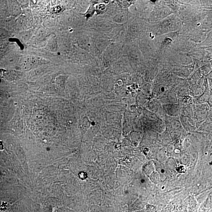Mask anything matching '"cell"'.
Listing matches in <instances>:
<instances>
[{
	"label": "cell",
	"mask_w": 212,
	"mask_h": 212,
	"mask_svg": "<svg viewBox=\"0 0 212 212\" xmlns=\"http://www.w3.org/2000/svg\"><path fill=\"white\" fill-rule=\"evenodd\" d=\"M10 11L13 16H17L21 13V9L19 5L15 1H11L10 4Z\"/></svg>",
	"instance_id": "obj_6"
},
{
	"label": "cell",
	"mask_w": 212,
	"mask_h": 212,
	"mask_svg": "<svg viewBox=\"0 0 212 212\" xmlns=\"http://www.w3.org/2000/svg\"><path fill=\"white\" fill-rule=\"evenodd\" d=\"M133 1H115V3L118 6V7L122 9L128 10L133 3Z\"/></svg>",
	"instance_id": "obj_7"
},
{
	"label": "cell",
	"mask_w": 212,
	"mask_h": 212,
	"mask_svg": "<svg viewBox=\"0 0 212 212\" xmlns=\"http://www.w3.org/2000/svg\"><path fill=\"white\" fill-rule=\"evenodd\" d=\"M95 4H97L96 3L93 4H93L90 6L87 10V12L84 14V15H85V16L86 18V19H88L90 17H93L95 12H96L95 6Z\"/></svg>",
	"instance_id": "obj_8"
},
{
	"label": "cell",
	"mask_w": 212,
	"mask_h": 212,
	"mask_svg": "<svg viewBox=\"0 0 212 212\" xmlns=\"http://www.w3.org/2000/svg\"><path fill=\"white\" fill-rule=\"evenodd\" d=\"M122 46L119 43H111L103 53L104 62H115V61H117L121 57L122 53Z\"/></svg>",
	"instance_id": "obj_1"
},
{
	"label": "cell",
	"mask_w": 212,
	"mask_h": 212,
	"mask_svg": "<svg viewBox=\"0 0 212 212\" xmlns=\"http://www.w3.org/2000/svg\"><path fill=\"white\" fill-rule=\"evenodd\" d=\"M78 44L81 48L89 52L91 49V45L89 37L87 36H83L78 41Z\"/></svg>",
	"instance_id": "obj_5"
},
{
	"label": "cell",
	"mask_w": 212,
	"mask_h": 212,
	"mask_svg": "<svg viewBox=\"0 0 212 212\" xmlns=\"http://www.w3.org/2000/svg\"><path fill=\"white\" fill-rule=\"evenodd\" d=\"M164 90H165V89H164V88H162V92L164 91Z\"/></svg>",
	"instance_id": "obj_16"
},
{
	"label": "cell",
	"mask_w": 212,
	"mask_h": 212,
	"mask_svg": "<svg viewBox=\"0 0 212 212\" xmlns=\"http://www.w3.org/2000/svg\"><path fill=\"white\" fill-rule=\"evenodd\" d=\"M31 35V33L30 32L27 31V32H23L21 35V37L23 41H26L30 38Z\"/></svg>",
	"instance_id": "obj_12"
},
{
	"label": "cell",
	"mask_w": 212,
	"mask_h": 212,
	"mask_svg": "<svg viewBox=\"0 0 212 212\" xmlns=\"http://www.w3.org/2000/svg\"><path fill=\"white\" fill-rule=\"evenodd\" d=\"M8 32L7 31H6L5 29H1V34H0L1 39H4L6 38L8 36Z\"/></svg>",
	"instance_id": "obj_13"
},
{
	"label": "cell",
	"mask_w": 212,
	"mask_h": 212,
	"mask_svg": "<svg viewBox=\"0 0 212 212\" xmlns=\"http://www.w3.org/2000/svg\"><path fill=\"white\" fill-rule=\"evenodd\" d=\"M79 177L81 179L85 180L87 177V174L85 172H81L79 174Z\"/></svg>",
	"instance_id": "obj_15"
},
{
	"label": "cell",
	"mask_w": 212,
	"mask_h": 212,
	"mask_svg": "<svg viewBox=\"0 0 212 212\" xmlns=\"http://www.w3.org/2000/svg\"><path fill=\"white\" fill-rule=\"evenodd\" d=\"M110 3L109 1H102L100 3L95 4V9L97 15H102L106 13L108 10L107 4Z\"/></svg>",
	"instance_id": "obj_4"
},
{
	"label": "cell",
	"mask_w": 212,
	"mask_h": 212,
	"mask_svg": "<svg viewBox=\"0 0 212 212\" xmlns=\"http://www.w3.org/2000/svg\"><path fill=\"white\" fill-rule=\"evenodd\" d=\"M40 61L39 58L30 55L23 57L21 61V64L24 69L29 70L38 65Z\"/></svg>",
	"instance_id": "obj_2"
},
{
	"label": "cell",
	"mask_w": 212,
	"mask_h": 212,
	"mask_svg": "<svg viewBox=\"0 0 212 212\" xmlns=\"http://www.w3.org/2000/svg\"><path fill=\"white\" fill-rule=\"evenodd\" d=\"M54 23V21L51 19H48L45 21V25L48 26H52Z\"/></svg>",
	"instance_id": "obj_14"
},
{
	"label": "cell",
	"mask_w": 212,
	"mask_h": 212,
	"mask_svg": "<svg viewBox=\"0 0 212 212\" xmlns=\"http://www.w3.org/2000/svg\"><path fill=\"white\" fill-rule=\"evenodd\" d=\"M19 73L14 70H10L6 74V77L7 79L14 80L18 78L19 75Z\"/></svg>",
	"instance_id": "obj_9"
},
{
	"label": "cell",
	"mask_w": 212,
	"mask_h": 212,
	"mask_svg": "<svg viewBox=\"0 0 212 212\" xmlns=\"http://www.w3.org/2000/svg\"><path fill=\"white\" fill-rule=\"evenodd\" d=\"M47 48L51 51H55L57 48V42L55 39H52L49 41Z\"/></svg>",
	"instance_id": "obj_10"
},
{
	"label": "cell",
	"mask_w": 212,
	"mask_h": 212,
	"mask_svg": "<svg viewBox=\"0 0 212 212\" xmlns=\"http://www.w3.org/2000/svg\"><path fill=\"white\" fill-rule=\"evenodd\" d=\"M113 22L116 24H124L128 20V10L121 9L113 16Z\"/></svg>",
	"instance_id": "obj_3"
},
{
	"label": "cell",
	"mask_w": 212,
	"mask_h": 212,
	"mask_svg": "<svg viewBox=\"0 0 212 212\" xmlns=\"http://www.w3.org/2000/svg\"><path fill=\"white\" fill-rule=\"evenodd\" d=\"M18 60V57L15 54H11L6 58V61L7 62H9L10 63H14V62H17Z\"/></svg>",
	"instance_id": "obj_11"
}]
</instances>
